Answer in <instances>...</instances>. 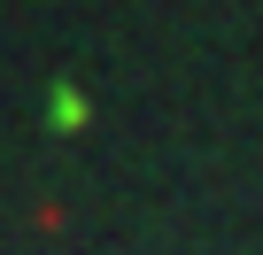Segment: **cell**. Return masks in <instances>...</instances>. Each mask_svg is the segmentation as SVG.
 <instances>
[{
    "mask_svg": "<svg viewBox=\"0 0 263 255\" xmlns=\"http://www.w3.org/2000/svg\"><path fill=\"white\" fill-rule=\"evenodd\" d=\"M47 124H54V132H78V124H85V93L78 85H54L47 93Z\"/></svg>",
    "mask_w": 263,
    "mask_h": 255,
    "instance_id": "cell-1",
    "label": "cell"
}]
</instances>
